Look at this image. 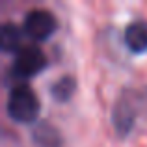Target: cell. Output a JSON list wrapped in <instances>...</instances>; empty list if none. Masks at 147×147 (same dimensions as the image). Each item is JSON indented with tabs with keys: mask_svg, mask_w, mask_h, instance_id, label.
<instances>
[{
	"mask_svg": "<svg viewBox=\"0 0 147 147\" xmlns=\"http://www.w3.org/2000/svg\"><path fill=\"white\" fill-rule=\"evenodd\" d=\"M6 110L13 121L17 123H34L39 115L41 104L36 91L26 84H19L9 90Z\"/></svg>",
	"mask_w": 147,
	"mask_h": 147,
	"instance_id": "6da1fadb",
	"label": "cell"
},
{
	"mask_svg": "<svg viewBox=\"0 0 147 147\" xmlns=\"http://www.w3.org/2000/svg\"><path fill=\"white\" fill-rule=\"evenodd\" d=\"M56 19L47 9H32L26 13L22 21V30L24 34L34 41H45L56 32Z\"/></svg>",
	"mask_w": 147,
	"mask_h": 147,
	"instance_id": "7a4b0ae2",
	"label": "cell"
},
{
	"mask_svg": "<svg viewBox=\"0 0 147 147\" xmlns=\"http://www.w3.org/2000/svg\"><path fill=\"white\" fill-rule=\"evenodd\" d=\"M47 65V58H45L43 50L37 45H22L21 49L15 52L13 60V73L17 76L28 78L34 76Z\"/></svg>",
	"mask_w": 147,
	"mask_h": 147,
	"instance_id": "3957f363",
	"label": "cell"
},
{
	"mask_svg": "<svg viewBox=\"0 0 147 147\" xmlns=\"http://www.w3.org/2000/svg\"><path fill=\"white\" fill-rule=\"evenodd\" d=\"M136 114H138V95L125 91L117 99L114 106V115H112L114 127L121 136L130 132V129L134 127V121H136Z\"/></svg>",
	"mask_w": 147,
	"mask_h": 147,
	"instance_id": "277c9868",
	"label": "cell"
},
{
	"mask_svg": "<svg viewBox=\"0 0 147 147\" xmlns=\"http://www.w3.org/2000/svg\"><path fill=\"white\" fill-rule=\"evenodd\" d=\"M123 41L127 49L134 54H142L147 50V21H134L127 24L123 32Z\"/></svg>",
	"mask_w": 147,
	"mask_h": 147,
	"instance_id": "5b68a950",
	"label": "cell"
},
{
	"mask_svg": "<svg viewBox=\"0 0 147 147\" xmlns=\"http://www.w3.org/2000/svg\"><path fill=\"white\" fill-rule=\"evenodd\" d=\"M32 136H34V144L37 147H60L61 144L58 130L49 123H39L34 129Z\"/></svg>",
	"mask_w": 147,
	"mask_h": 147,
	"instance_id": "8992f818",
	"label": "cell"
},
{
	"mask_svg": "<svg viewBox=\"0 0 147 147\" xmlns=\"http://www.w3.org/2000/svg\"><path fill=\"white\" fill-rule=\"evenodd\" d=\"M0 45L4 50H13L17 52L21 49V30L13 22H6L0 28Z\"/></svg>",
	"mask_w": 147,
	"mask_h": 147,
	"instance_id": "52a82bcc",
	"label": "cell"
},
{
	"mask_svg": "<svg viewBox=\"0 0 147 147\" xmlns=\"http://www.w3.org/2000/svg\"><path fill=\"white\" fill-rule=\"evenodd\" d=\"M73 91H75V80L71 76H61L60 80H56L50 86V95L56 100H61V102L71 97Z\"/></svg>",
	"mask_w": 147,
	"mask_h": 147,
	"instance_id": "ba28073f",
	"label": "cell"
},
{
	"mask_svg": "<svg viewBox=\"0 0 147 147\" xmlns=\"http://www.w3.org/2000/svg\"><path fill=\"white\" fill-rule=\"evenodd\" d=\"M140 110H145L147 112V88H145L144 93L138 95V112H140Z\"/></svg>",
	"mask_w": 147,
	"mask_h": 147,
	"instance_id": "9c48e42d",
	"label": "cell"
}]
</instances>
